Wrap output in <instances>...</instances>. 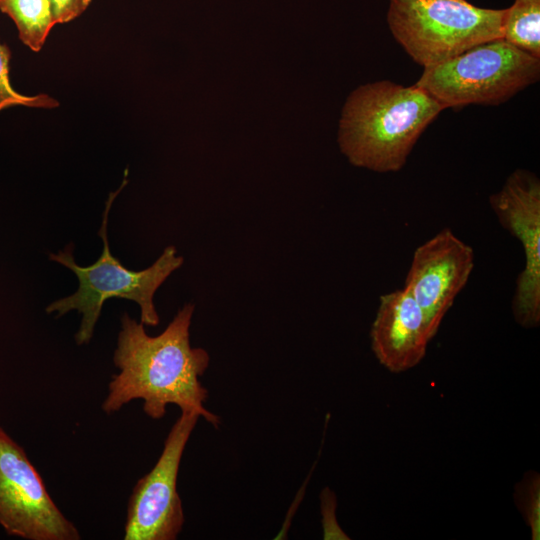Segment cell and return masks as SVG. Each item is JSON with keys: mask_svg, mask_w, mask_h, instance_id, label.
<instances>
[{"mask_svg": "<svg viewBox=\"0 0 540 540\" xmlns=\"http://www.w3.org/2000/svg\"><path fill=\"white\" fill-rule=\"evenodd\" d=\"M0 525L27 540H78L24 449L0 427Z\"/></svg>", "mask_w": 540, "mask_h": 540, "instance_id": "6", "label": "cell"}, {"mask_svg": "<svg viewBox=\"0 0 540 540\" xmlns=\"http://www.w3.org/2000/svg\"><path fill=\"white\" fill-rule=\"evenodd\" d=\"M489 203L499 223L522 245L525 264L512 298V313L523 328L540 324V181L527 170L511 173Z\"/></svg>", "mask_w": 540, "mask_h": 540, "instance_id": "8", "label": "cell"}, {"mask_svg": "<svg viewBox=\"0 0 540 540\" xmlns=\"http://www.w3.org/2000/svg\"><path fill=\"white\" fill-rule=\"evenodd\" d=\"M200 416L181 412L152 470L138 480L128 502L125 540H174L184 523L177 492L180 461Z\"/></svg>", "mask_w": 540, "mask_h": 540, "instance_id": "7", "label": "cell"}, {"mask_svg": "<svg viewBox=\"0 0 540 540\" xmlns=\"http://www.w3.org/2000/svg\"><path fill=\"white\" fill-rule=\"evenodd\" d=\"M473 268V249L449 228L414 251L404 287L421 308L431 340Z\"/></svg>", "mask_w": 540, "mask_h": 540, "instance_id": "9", "label": "cell"}, {"mask_svg": "<svg viewBox=\"0 0 540 540\" xmlns=\"http://www.w3.org/2000/svg\"><path fill=\"white\" fill-rule=\"evenodd\" d=\"M55 24L67 23L80 16L91 0H49Z\"/></svg>", "mask_w": 540, "mask_h": 540, "instance_id": "16", "label": "cell"}, {"mask_svg": "<svg viewBox=\"0 0 540 540\" xmlns=\"http://www.w3.org/2000/svg\"><path fill=\"white\" fill-rule=\"evenodd\" d=\"M0 11L14 21L19 39L35 52L55 25L49 0H0Z\"/></svg>", "mask_w": 540, "mask_h": 540, "instance_id": "11", "label": "cell"}, {"mask_svg": "<svg viewBox=\"0 0 540 540\" xmlns=\"http://www.w3.org/2000/svg\"><path fill=\"white\" fill-rule=\"evenodd\" d=\"M321 504L323 514L324 539H349V537H347V535L341 530V528L336 522V498L335 495L328 488L324 489L321 494Z\"/></svg>", "mask_w": 540, "mask_h": 540, "instance_id": "15", "label": "cell"}, {"mask_svg": "<svg viewBox=\"0 0 540 540\" xmlns=\"http://www.w3.org/2000/svg\"><path fill=\"white\" fill-rule=\"evenodd\" d=\"M11 51L6 44L0 42V111L13 105H24L38 108H55L59 103L46 94L25 96L16 92L9 81V61Z\"/></svg>", "mask_w": 540, "mask_h": 540, "instance_id": "14", "label": "cell"}, {"mask_svg": "<svg viewBox=\"0 0 540 540\" xmlns=\"http://www.w3.org/2000/svg\"><path fill=\"white\" fill-rule=\"evenodd\" d=\"M514 501L530 529L531 539H540V474L526 471L514 487Z\"/></svg>", "mask_w": 540, "mask_h": 540, "instance_id": "13", "label": "cell"}, {"mask_svg": "<svg viewBox=\"0 0 540 540\" xmlns=\"http://www.w3.org/2000/svg\"><path fill=\"white\" fill-rule=\"evenodd\" d=\"M126 181L109 195L103 212L99 236L103 241V251L92 265L82 267L76 264L72 246H67L49 258L75 273L79 286L75 293L50 303L47 313L56 312L60 317L69 311L82 314L79 330L75 334L78 345L87 344L94 333L103 304L110 298H122L136 302L141 311V323L147 326L159 324V315L153 303L157 289L172 272L183 264V257L177 255L174 246L164 249L160 257L148 268L135 271L127 269L110 251L107 225L111 205Z\"/></svg>", "mask_w": 540, "mask_h": 540, "instance_id": "3", "label": "cell"}, {"mask_svg": "<svg viewBox=\"0 0 540 540\" xmlns=\"http://www.w3.org/2000/svg\"><path fill=\"white\" fill-rule=\"evenodd\" d=\"M445 108L417 86L389 80L355 89L343 106L338 131L341 152L357 167L397 172L424 130Z\"/></svg>", "mask_w": 540, "mask_h": 540, "instance_id": "2", "label": "cell"}, {"mask_svg": "<svg viewBox=\"0 0 540 540\" xmlns=\"http://www.w3.org/2000/svg\"><path fill=\"white\" fill-rule=\"evenodd\" d=\"M505 15L506 9L467 0H390L387 22L406 53L425 68L502 38Z\"/></svg>", "mask_w": 540, "mask_h": 540, "instance_id": "5", "label": "cell"}, {"mask_svg": "<svg viewBox=\"0 0 540 540\" xmlns=\"http://www.w3.org/2000/svg\"><path fill=\"white\" fill-rule=\"evenodd\" d=\"M370 338L375 357L390 372L407 371L422 361L431 339L424 314L408 289L380 297Z\"/></svg>", "mask_w": 540, "mask_h": 540, "instance_id": "10", "label": "cell"}, {"mask_svg": "<svg viewBox=\"0 0 540 540\" xmlns=\"http://www.w3.org/2000/svg\"><path fill=\"white\" fill-rule=\"evenodd\" d=\"M502 38L540 58V0H515L506 9Z\"/></svg>", "mask_w": 540, "mask_h": 540, "instance_id": "12", "label": "cell"}, {"mask_svg": "<svg viewBox=\"0 0 540 540\" xmlns=\"http://www.w3.org/2000/svg\"><path fill=\"white\" fill-rule=\"evenodd\" d=\"M539 77L540 58L498 38L425 67L415 84L446 109L469 104L498 105L536 83Z\"/></svg>", "mask_w": 540, "mask_h": 540, "instance_id": "4", "label": "cell"}, {"mask_svg": "<svg viewBox=\"0 0 540 540\" xmlns=\"http://www.w3.org/2000/svg\"><path fill=\"white\" fill-rule=\"evenodd\" d=\"M193 312L194 305L185 304L157 336L148 335L144 324L127 313L122 315L113 356L119 373L108 385L102 404L105 413L141 399L145 414L152 419L162 418L167 405L175 404L181 412H195L218 427V416L204 407L208 390L199 380L208 368L209 354L190 344Z\"/></svg>", "mask_w": 540, "mask_h": 540, "instance_id": "1", "label": "cell"}]
</instances>
